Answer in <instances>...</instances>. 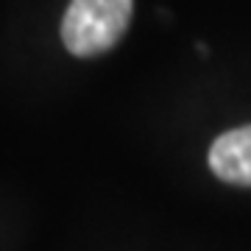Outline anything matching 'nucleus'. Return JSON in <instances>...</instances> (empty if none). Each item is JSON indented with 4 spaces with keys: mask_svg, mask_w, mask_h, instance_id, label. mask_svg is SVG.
<instances>
[{
    "mask_svg": "<svg viewBox=\"0 0 251 251\" xmlns=\"http://www.w3.org/2000/svg\"><path fill=\"white\" fill-rule=\"evenodd\" d=\"M209 168L229 184L251 187V126L218 137L209 148Z\"/></svg>",
    "mask_w": 251,
    "mask_h": 251,
    "instance_id": "obj_2",
    "label": "nucleus"
},
{
    "mask_svg": "<svg viewBox=\"0 0 251 251\" xmlns=\"http://www.w3.org/2000/svg\"><path fill=\"white\" fill-rule=\"evenodd\" d=\"M134 0H70L62 42L73 56H98L120 42L131 23Z\"/></svg>",
    "mask_w": 251,
    "mask_h": 251,
    "instance_id": "obj_1",
    "label": "nucleus"
}]
</instances>
